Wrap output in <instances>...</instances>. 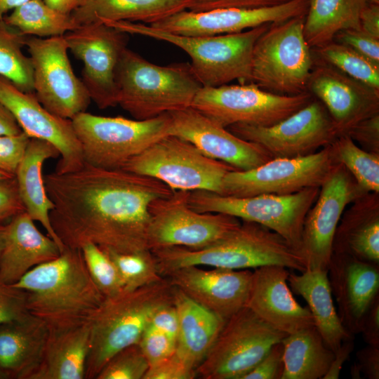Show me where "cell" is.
Instances as JSON below:
<instances>
[{
    "label": "cell",
    "instance_id": "680465c9",
    "mask_svg": "<svg viewBox=\"0 0 379 379\" xmlns=\"http://www.w3.org/2000/svg\"><path fill=\"white\" fill-rule=\"evenodd\" d=\"M22 132L10 110L0 102V135H15Z\"/></svg>",
    "mask_w": 379,
    "mask_h": 379
},
{
    "label": "cell",
    "instance_id": "91938a15",
    "mask_svg": "<svg viewBox=\"0 0 379 379\" xmlns=\"http://www.w3.org/2000/svg\"><path fill=\"white\" fill-rule=\"evenodd\" d=\"M44 1L56 11L70 15L78 7L81 0H44Z\"/></svg>",
    "mask_w": 379,
    "mask_h": 379
},
{
    "label": "cell",
    "instance_id": "5b68a950",
    "mask_svg": "<svg viewBox=\"0 0 379 379\" xmlns=\"http://www.w3.org/2000/svg\"><path fill=\"white\" fill-rule=\"evenodd\" d=\"M103 23L128 34L164 41L180 48L190 57L192 72L203 87H217L233 81L251 83L254 44L271 25L236 34L193 36L175 34L140 22L121 20Z\"/></svg>",
    "mask_w": 379,
    "mask_h": 379
},
{
    "label": "cell",
    "instance_id": "f1b7e54d",
    "mask_svg": "<svg viewBox=\"0 0 379 379\" xmlns=\"http://www.w3.org/2000/svg\"><path fill=\"white\" fill-rule=\"evenodd\" d=\"M91 341V321L48 331L41 361L28 379H84Z\"/></svg>",
    "mask_w": 379,
    "mask_h": 379
},
{
    "label": "cell",
    "instance_id": "7dc6e473",
    "mask_svg": "<svg viewBox=\"0 0 379 379\" xmlns=\"http://www.w3.org/2000/svg\"><path fill=\"white\" fill-rule=\"evenodd\" d=\"M333 41L346 45L379 64V38L360 29H347L339 32Z\"/></svg>",
    "mask_w": 379,
    "mask_h": 379
},
{
    "label": "cell",
    "instance_id": "7a4b0ae2",
    "mask_svg": "<svg viewBox=\"0 0 379 379\" xmlns=\"http://www.w3.org/2000/svg\"><path fill=\"white\" fill-rule=\"evenodd\" d=\"M13 285L26 292L28 312L48 331L91 321L105 299L78 248L65 247L58 258L33 267Z\"/></svg>",
    "mask_w": 379,
    "mask_h": 379
},
{
    "label": "cell",
    "instance_id": "9a60e30c",
    "mask_svg": "<svg viewBox=\"0 0 379 379\" xmlns=\"http://www.w3.org/2000/svg\"><path fill=\"white\" fill-rule=\"evenodd\" d=\"M334 164L329 145L307 156L273 158L250 170L228 172L222 180V194L284 195L320 187Z\"/></svg>",
    "mask_w": 379,
    "mask_h": 379
},
{
    "label": "cell",
    "instance_id": "ee69618b",
    "mask_svg": "<svg viewBox=\"0 0 379 379\" xmlns=\"http://www.w3.org/2000/svg\"><path fill=\"white\" fill-rule=\"evenodd\" d=\"M30 138L23 131L15 135H0V171L15 176Z\"/></svg>",
    "mask_w": 379,
    "mask_h": 379
},
{
    "label": "cell",
    "instance_id": "7402d4cb",
    "mask_svg": "<svg viewBox=\"0 0 379 379\" xmlns=\"http://www.w3.org/2000/svg\"><path fill=\"white\" fill-rule=\"evenodd\" d=\"M307 91L327 110L337 136L379 113V90L314 58Z\"/></svg>",
    "mask_w": 379,
    "mask_h": 379
},
{
    "label": "cell",
    "instance_id": "8992f818",
    "mask_svg": "<svg viewBox=\"0 0 379 379\" xmlns=\"http://www.w3.org/2000/svg\"><path fill=\"white\" fill-rule=\"evenodd\" d=\"M174 286L161 280L105 298L91 319V341L85 378L96 379L108 360L119 350L138 343L152 314L173 303Z\"/></svg>",
    "mask_w": 379,
    "mask_h": 379
},
{
    "label": "cell",
    "instance_id": "6da1fadb",
    "mask_svg": "<svg viewBox=\"0 0 379 379\" xmlns=\"http://www.w3.org/2000/svg\"><path fill=\"white\" fill-rule=\"evenodd\" d=\"M44 180L53 204L51 226L62 245L74 249L91 243L120 253L150 250L149 206L173 192L151 177L86 164L71 172L54 171Z\"/></svg>",
    "mask_w": 379,
    "mask_h": 379
},
{
    "label": "cell",
    "instance_id": "603a6c76",
    "mask_svg": "<svg viewBox=\"0 0 379 379\" xmlns=\"http://www.w3.org/2000/svg\"><path fill=\"white\" fill-rule=\"evenodd\" d=\"M251 270L187 266L167 273L166 277L192 300L225 321L246 306Z\"/></svg>",
    "mask_w": 379,
    "mask_h": 379
},
{
    "label": "cell",
    "instance_id": "03108f58",
    "mask_svg": "<svg viewBox=\"0 0 379 379\" xmlns=\"http://www.w3.org/2000/svg\"><path fill=\"white\" fill-rule=\"evenodd\" d=\"M370 2L379 4V0H369Z\"/></svg>",
    "mask_w": 379,
    "mask_h": 379
},
{
    "label": "cell",
    "instance_id": "c3c4849f",
    "mask_svg": "<svg viewBox=\"0 0 379 379\" xmlns=\"http://www.w3.org/2000/svg\"><path fill=\"white\" fill-rule=\"evenodd\" d=\"M281 341L274 344L259 363L242 379H281L284 361Z\"/></svg>",
    "mask_w": 379,
    "mask_h": 379
},
{
    "label": "cell",
    "instance_id": "681fc988",
    "mask_svg": "<svg viewBox=\"0 0 379 379\" xmlns=\"http://www.w3.org/2000/svg\"><path fill=\"white\" fill-rule=\"evenodd\" d=\"M347 135L363 149L379 154V113L357 124Z\"/></svg>",
    "mask_w": 379,
    "mask_h": 379
},
{
    "label": "cell",
    "instance_id": "003e7915",
    "mask_svg": "<svg viewBox=\"0 0 379 379\" xmlns=\"http://www.w3.org/2000/svg\"><path fill=\"white\" fill-rule=\"evenodd\" d=\"M6 378V377L4 376V375L3 374L1 371L0 370V378Z\"/></svg>",
    "mask_w": 379,
    "mask_h": 379
},
{
    "label": "cell",
    "instance_id": "816d5d0a",
    "mask_svg": "<svg viewBox=\"0 0 379 379\" xmlns=\"http://www.w3.org/2000/svg\"><path fill=\"white\" fill-rule=\"evenodd\" d=\"M25 211L15 177L0 182V223Z\"/></svg>",
    "mask_w": 379,
    "mask_h": 379
},
{
    "label": "cell",
    "instance_id": "9c48e42d",
    "mask_svg": "<svg viewBox=\"0 0 379 379\" xmlns=\"http://www.w3.org/2000/svg\"><path fill=\"white\" fill-rule=\"evenodd\" d=\"M122 169L155 178L173 192L206 190L220 194L225 175L237 170L208 157L191 142L172 135L150 145Z\"/></svg>",
    "mask_w": 379,
    "mask_h": 379
},
{
    "label": "cell",
    "instance_id": "ab89813d",
    "mask_svg": "<svg viewBox=\"0 0 379 379\" xmlns=\"http://www.w3.org/2000/svg\"><path fill=\"white\" fill-rule=\"evenodd\" d=\"M116 266L124 291H132L164 279L151 250L131 253L103 251Z\"/></svg>",
    "mask_w": 379,
    "mask_h": 379
},
{
    "label": "cell",
    "instance_id": "e575fe53",
    "mask_svg": "<svg viewBox=\"0 0 379 379\" xmlns=\"http://www.w3.org/2000/svg\"><path fill=\"white\" fill-rule=\"evenodd\" d=\"M369 0H308L303 34L315 48L332 41L340 31L360 29V15Z\"/></svg>",
    "mask_w": 379,
    "mask_h": 379
},
{
    "label": "cell",
    "instance_id": "83f0119b",
    "mask_svg": "<svg viewBox=\"0 0 379 379\" xmlns=\"http://www.w3.org/2000/svg\"><path fill=\"white\" fill-rule=\"evenodd\" d=\"M352 204L337 227L333 253L379 265L378 194L366 193Z\"/></svg>",
    "mask_w": 379,
    "mask_h": 379
},
{
    "label": "cell",
    "instance_id": "ffe728a7",
    "mask_svg": "<svg viewBox=\"0 0 379 379\" xmlns=\"http://www.w3.org/2000/svg\"><path fill=\"white\" fill-rule=\"evenodd\" d=\"M307 8L308 0H291L259 8H218L201 12L185 10L149 25L184 36L236 34L306 15Z\"/></svg>",
    "mask_w": 379,
    "mask_h": 379
},
{
    "label": "cell",
    "instance_id": "277c9868",
    "mask_svg": "<svg viewBox=\"0 0 379 379\" xmlns=\"http://www.w3.org/2000/svg\"><path fill=\"white\" fill-rule=\"evenodd\" d=\"M117 103L136 120L191 107L202 86L188 62L161 66L127 47L114 73Z\"/></svg>",
    "mask_w": 379,
    "mask_h": 379
},
{
    "label": "cell",
    "instance_id": "74e56055",
    "mask_svg": "<svg viewBox=\"0 0 379 379\" xmlns=\"http://www.w3.org/2000/svg\"><path fill=\"white\" fill-rule=\"evenodd\" d=\"M25 37L4 18L0 20V76L23 92L34 93L32 63L22 52Z\"/></svg>",
    "mask_w": 379,
    "mask_h": 379
},
{
    "label": "cell",
    "instance_id": "db71d44e",
    "mask_svg": "<svg viewBox=\"0 0 379 379\" xmlns=\"http://www.w3.org/2000/svg\"><path fill=\"white\" fill-rule=\"evenodd\" d=\"M361 373L368 379L379 378V346L367 345L357 352Z\"/></svg>",
    "mask_w": 379,
    "mask_h": 379
},
{
    "label": "cell",
    "instance_id": "f6af8a7d",
    "mask_svg": "<svg viewBox=\"0 0 379 379\" xmlns=\"http://www.w3.org/2000/svg\"><path fill=\"white\" fill-rule=\"evenodd\" d=\"M29 314L26 292L0 280V325L20 319Z\"/></svg>",
    "mask_w": 379,
    "mask_h": 379
},
{
    "label": "cell",
    "instance_id": "4dcf8cb0",
    "mask_svg": "<svg viewBox=\"0 0 379 379\" xmlns=\"http://www.w3.org/2000/svg\"><path fill=\"white\" fill-rule=\"evenodd\" d=\"M288 283L291 291L307 303L314 326L332 351L335 352L344 340L354 337L343 326L334 305L328 270L306 269L300 274L290 271Z\"/></svg>",
    "mask_w": 379,
    "mask_h": 379
},
{
    "label": "cell",
    "instance_id": "6f0895ef",
    "mask_svg": "<svg viewBox=\"0 0 379 379\" xmlns=\"http://www.w3.org/2000/svg\"><path fill=\"white\" fill-rule=\"evenodd\" d=\"M360 28L379 38V4L368 3L360 15Z\"/></svg>",
    "mask_w": 379,
    "mask_h": 379
},
{
    "label": "cell",
    "instance_id": "e7e4bbea",
    "mask_svg": "<svg viewBox=\"0 0 379 379\" xmlns=\"http://www.w3.org/2000/svg\"><path fill=\"white\" fill-rule=\"evenodd\" d=\"M13 177H14V176H11L10 175H8V174H6L5 173H3V172L0 171V182L4 181V180H7V179H9V178H11Z\"/></svg>",
    "mask_w": 379,
    "mask_h": 379
},
{
    "label": "cell",
    "instance_id": "44dd1931",
    "mask_svg": "<svg viewBox=\"0 0 379 379\" xmlns=\"http://www.w3.org/2000/svg\"><path fill=\"white\" fill-rule=\"evenodd\" d=\"M168 114V135L191 142L208 157L237 170H250L272 159L258 145L240 138L192 107Z\"/></svg>",
    "mask_w": 379,
    "mask_h": 379
},
{
    "label": "cell",
    "instance_id": "2e32d148",
    "mask_svg": "<svg viewBox=\"0 0 379 379\" xmlns=\"http://www.w3.org/2000/svg\"><path fill=\"white\" fill-rule=\"evenodd\" d=\"M245 140L255 143L273 158H293L313 154L337 137L324 105L314 98L281 121L267 126L237 124L227 128Z\"/></svg>",
    "mask_w": 379,
    "mask_h": 379
},
{
    "label": "cell",
    "instance_id": "60d3db41",
    "mask_svg": "<svg viewBox=\"0 0 379 379\" xmlns=\"http://www.w3.org/2000/svg\"><path fill=\"white\" fill-rule=\"evenodd\" d=\"M81 251L89 274L105 298L124 291V284L116 266L101 248L88 243L81 248Z\"/></svg>",
    "mask_w": 379,
    "mask_h": 379
},
{
    "label": "cell",
    "instance_id": "8fae6325",
    "mask_svg": "<svg viewBox=\"0 0 379 379\" xmlns=\"http://www.w3.org/2000/svg\"><path fill=\"white\" fill-rule=\"evenodd\" d=\"M244 307L225 321L196 368L202 379H242L286 335Z\"/></svg>",
    "mask_w": 379,
    "mask_h": 379
},
{
    "label": "cell",
    "instance_id": "d4e9b609",
    "mask_svg": "<svg viewBox=\"0 0 379 379\" xmlns=\"http://www.w3.org/2000/svg\"><path fill=\"white\" fill-rule=\"evenodd\" d=\"M290 270L279 265L253 269L246 307L273 328L290 334L314 326L307 307L294 298Z\"/></svg>",
    "mask_w": 379,
    "mask_h": 379
},
{
    "label": "cell",
    "instance_id": "9f6ffc18",
    "mask_svg": "<svg viewBox=\"0 0 379 379\" xmlns=\"http://www.w3.org/2000/svg\"><path fill=\"white\" fill-rule=\"evenodd\" d=\"M354 347V337L344 340L340 347L334 352L333 359L322 379H338L343 364L348 360Z\"/></svg>",
    "mask_w": 379,
    "mask_h": 379
},
{
    "label": "cell",
    "instance_id": "4316f807",
    "mask_svg": "<svg viewBox=\"0 0 379 379\" xmlns=\"http://www.w3.org/2000/svg\"><path fill=\"white\" fill-rule=\"evenodd\" d=\"M48 335L46 324L30 314L0 325V370L4 376L28 379L41 361Z\"/></svg>",
    "mask_w": 379,
    "mask_h": 379
},
{
    "label": "cell",
    "instance_id": "11a10c76",
    "mask_svg": "<svg viewBox=\"0 0 379 379\" xmlns=\"http://www.w3.org/2000/svg\"><path fill=\"white\" fill-rule=\"evenodd\" d=\"M360 333L367 345L379 346V298L368 311Z\"/></svg>",
    "mask_w": 379,
    "mask_h": 379
},
{
    "label": "cell",
    "instance_id": "1f68e13d",
    "mask_svg": "<svg viewBox=\"0 0 379 379\" xmlns=\"http://www.w3.org/2000/svg\"><path fill=\"white\" fill-rule=\"evenodd\" d=\"M173 304L178 317L175 352L196 369L209 352L225 321L175 286Z\"/></svg>",
    "mask_w": 379,
    "mask_h": 379
},
{
    "label": "cell",
    "instance_id": "d6986e66",
    "mask_svg": "<svg viewBox=\"0 0 379 379\" xmlns=\"http://www.w3.org/2000/svg\"><path fill=\"white\" fill-rule=\"evenodd\" d=\"M0 102L10 110L29 137L44 140L57 148L60 159L55 172H71L84 165L72 121L48 112L34 93L23 92L11 80L0 76Z\"/></svg>",
    "mask_w": 379,
    "mask_h": 379
},
{
    "label": "cell",
    "instance_id": "7c38bea8",
    "mask_svg": "<svg viewBox=\"0 0 379 379\" xmlns=\"http://www.w3.org/2000/svg\"><path fill=\"white\" fill-rule=\"evenodd\" d=\"M314 98L308 91L282 95L253 83L201 87L191 107L224 128L237 124L267 126L297 112Z\"/></svg>",
    "mask_w": 379,
    "mask_h": 379
},
{
    "label": "cell",
    "instance_id": "bcb514c9",
    "mask_svg": "<svg viewBox=\"0 0 379 379\" xmlns=\"http://www.w3.org/2000/svg\"><path fill=\"white\" fill-rule=\"evenodd\" d=\"M197 377L196 369L175 352L167 358L150 365L143 379H193Z\"/></svg>",
    "mask_w": 379,
    "mask_h": 379
},
{
    "label": "cell",
    "instance_id": "ac0fdd59",
    "mask_svg": "<svg viewBox=\"0 0 379 379\" xmlns=\"http://www.w3.org/2000/svg\"><path fill=\"white\" fill-rule=\"evenodd\" d=\"M64 36L73 55L84 63L81 81L100 109L117 105L114 73L128 34L104 23L80 26Z\"/></svg>",
    "mask_w": 379,
    "mask_h": 379
},
{
    "label": "cell",
    "instance_id": "ba28073f",
    "mask_svg": "<svg viewBox=\"0 0 379 379\" xmlns=\"http://www.w3.org/2000/svg\"><path fill=\"white\" fill-rule=\"evenodd\" d=\"M84 164L122 169L133 157L168 135V113L147 120L102 117L84 112L72 120Z\"/></svg>",
    "mask_w": 379,
    "mask_h": 379
},
{
    "label": "cell",
    "instance_id": "3957f363",
    "mask_svg": "<svg viewBox=\"0 0 379 379\" xmlns=\"http://www.w3.org/2000/svg\"><path fill=\"white\" fill-rule=\"evenodd\" d=\"M152 252L162 277L187 266L253 270L279 265L299 272L306 270L302 254L284 237L265 226L246 220L204 248L172 246Z\"/></svg>",
    "mask_w": 379,
    "mask_h": 379
},
{
    "label": "cell",
    "instance_id": "f5cc1de1",
    "mask_svg": "<svg viewBox=\"0 0 379 379\" xmlns=\"http://www.w3.org/2000/svg\"><path fill=\"white\" fill-rule=\"evenodd\" d=\"M148 324L176 341L178 317L174 304H169L158 309L151 317Z\"/></svg>",
    "mask_w": 379,
    "mask_h": 379
},
{
    "label": "cell",
    "instance_id": "6125c7cd",
    "mask_svg": "<svg viewBox=\"0 0 379 379\" xmlns=\"http://www.w3.org/2000/svg\"><path fill=\"white\" fill-rule=\"evenodd\" d=\"M350 373L352 378H360L361 372L356 362L352 366Z\"/></svg>",
    "mask_w": 379,
    "mask_h": 379
},
{
    "label": "cell",
    "instance_id": "94428289",
    "mask_svg": "<svg viewBox=\"0 0 379 379\" xmlns=\"http://www.w3.org/2000/svg\"><path fill=\"white\" fill-rule=\"evenodd\" d=\"M29 0H0V20L3 19L7 11L15 9Z\"/></svg>",
    "mask_w": 379,
    "mask_h": 379
},
{
    "label": "cell",
    "instance_id": "7bdbcfd3",
    "mask_svg": "<svg viewBox=\"0 0 379 379\" xmlns=\"http://www.w3.org/2000/svg\"><path fill=\"white\" fill-rule=\"evenodd\" d=\"M149 366L175 352L176 341L150 325H147L138 342Z\"/></svg>",
    "mask_w": 379,
    "mask_h": 379
},
{
    "label": "cell",
    "instance_id": "52a82bcc",
    "mask_svg": "<svg viewBox=\"0 0 379 379\" xmlns=\"http://www.w3.org/2000/svg\"><path fill=\"white\" fill-rule=\"evenodd\" d=\"M304 15L271 24L255 41L251 56V83L278 95L307 91L314 56L304 34Z\"/></svg>",
    "mask_w": 379,
    "mask_h": 379
},
{
    "label": "cell",
    "instance_id": "484cf974",
    "mask_svg": "<svg viewBox=\"0 0 379 379\" xmlns=\"http://www.w3.org/2000/svg\"><path fill=\"white\" fill-rule=\"evenodd\" d=\"M62 250L49 236L42 234L25 211L5 224L0 255V280L18 282L33 267L58 258Z\"/></svg>",
    "mask_w": 379,
    "mask_h": 379
},
{
    "label": "cell",
    "instance_id": "f546056e",
    "mask_svg": "<svg viewBox=\"0 0 379 379\" xmlns=\"http://www.w3.org/2000/svg\"><path fill=\"white\" fill-rule=\"evenodd\" d=\"M58 156L60 153L54 145L44 140L31 138L15 177L25 211L34 221L41 224L47 235L62 251L65 247L51 226L49 213L53 208V204L46 192L42 174L45 161Z\"/></svg>",
    "mask_w": 379,
    "mask_h": 379
},
{
    "label": "cell",
    "instance_id": "836d02e7",
    "mask_svg": "<svg viewBox=\"0 0 379 379\" xmlns=\"http://www.w3.org/2000/svg\"><path fill=\"white\" fill-rule=\"evenodd\" d=\"M281 343V379H322L334 357L314 326L287 334Z\"/></svg>",
    "mask_w": 379,
    "mask_h": 379
},
{
    "label": "cell",
    "instance_id": "5bb4252c",
    "mask_svg": "<svg viewBox=\"0 0 379 379\" xmlns=\"http://www.w3.org/2000/svg\"><path fill=\"white\" fill-rule=\"evenodd\" d=\"M24 43L32 63L34 92L43 107L70 120L86 112L91 99L73 71L64 36H25Z\"/></svg>",
    "mask_w": 379,
    "mask_h": 379
},
{
    "label": "cell",
    "instance_id": "4fadbf2b",
    "mask_svg": "<svg viewBox=\"0 0 379 379\" xmlns=\"http://www.w3.org/2000/svg\"><path fill=\"white\" fill-rule=\"evenodd\" d=\"M190 191L178 190L153 201L149 208L150 250L172 246L199 249L237 227L239 219L220 213H200L189 204Z\"/></svg>",
    "mask_w": 379,
    "mask_h": 379
},
{
    "label": "cell",
    "instance_id": "30bf717a",
    "mask_svg": "<svg viewBox=\"0 0 379 379\" xmlns=\"http://www.w3.org/2000/svg\"><path fill=\"white\" fill-rule=\"evenodd\" d=\"M320 187L284 195L237 197L206 190L190 192L189 204L200 213H220L260 224L284 237L300 253L305 218Z\"/></svg>",
    "mask_w": 379,
    "mask_h": 379
},
{
    "label": "cell",
    "instance_id": "cb8c5ba5",
    "mask_svg": "<svg viewBox=\"0 0 379 379\" xmlns=\"http://www.w3.org/2000/svg\"><path fill=\"white\" fill-rule=\"evenodd\" d=\"M328 277L343 326L353 335L360 333L368 311L379 298V265L333 253Z\"/></svg>",
    "mask_w": 379,
    "mask_h": 379
},
{
    "label": "cell",
    "instance_id": "d6a6232c",
    "mask_svg": "<svg viewBox=\"0 0 379 379\" xmlns=\"http://www.w3.org/2000/svg\"><path fill=\"white\" fill-rule=\"evenodd\" d=\"M192 0H81L70 15L80 27L107 21L153 24L189 9Z\"/></svg>",
    "mask_w": 379,
    "mask_h": 379
},
{
    "label": "cell",
    "instance_id": "be15d7a7",
    "mask_svg": "<svg viewBox=\"0 0 379 379\" xmlns=\"http://www.w3.org/2000/svg\"><path fill=\"white\" fill-rule=\"evenodd\" d=\"M5 224L0 223V255L3 249L4 243Z\"/></svg>",
    "mask_w": 379,
    "mask_h": 379
},
{
    "label": "cell",
    "instance_id": "d590c367",
    "mask_svg": "<svg viewBox=\"0 0 379 379\" xmlns=\"http://www.w3.org/2000/svg\"><path fill=\"white\" fill-rule=\"evenodd\" d=\"M4 20L22 34L39 38L63 36L79 27L71 15L56 11L44 0H29Z\"/></svg>",
    "mask_w": 379,
    "mask_h": 379
},
{
    "label": "cell",
    "instance_id": "8d00e7d4",
    "mask_svg": "<svg viewBox=\"0 0 379 379\" xmlns=\"http://www.w3.org/2000/svg\"><path fill=\"white\" fill-rule=\"evenodd\" d=\"M335 164H341L366 192H379V154L359 147L347 134L337 136L329 145Z\"/></svg>",
    "mask_w": 379,
    "mask_h": 379
},
{
    "label": "cell",
    "instance_id": "f35d334b",
    "mask_svg": "<svg viewBox=\"0 0 379 379\" xmlns=\"http://www.w3.org/2000/svg\"><path fill=\"white\" fill-rule=\"evenodd\" d=\"M318 59L346 75L379 90V64L352 48L332 41L312 48Z\"/></svg>",
    "mask_w": 379,
    "mask_h": 379
},
{
    "label": "cell",
    "instance_id": "b9f144b4",
    "mask_svg": "<svg viewBox=\"0 0 379 379\" xmlns=\"http://www.w3.org/2000/svg\"><path fill=\"white\" fill-rule=\"evenodd\" d=\"M149 366L140 345L135 343L114 354L96 379H143Z\"/></svg>",
    "mask_w": 379,
    "mask_h": 379
},
{
    "label": "cell",
    "instance_id": "e0dca14e",
    "mask_svg": "<svg viewBox=\"0 0 379 379\" xmlns=\"http://www.w3.org/2000/svg\"><path fill=\"white\" fill-rule=\"evenodd\" d=\"M366 193L343 165H333L305 218L300 252L306 269L328 270L343 213L347 206Z\"/></svg>",
    "mask_w": 379,
    "mask_h": 379
},
{
    "label": "cell",
    "instance_id": "f907efd6",
    "mask_svg": "<svg viewBox=\"0 0 379 379\" xmlns=\"http://www.w3.org/2000/svg\"><path fill=\"white\" fill-rule=\"evenodd\" d=\"M291 0H192L190 11L201 12L218 8H259L277 6Z\"/></svg>",
    "mask_w": 379,
    "mask_h": 379
}]
</instances>
